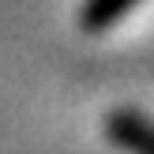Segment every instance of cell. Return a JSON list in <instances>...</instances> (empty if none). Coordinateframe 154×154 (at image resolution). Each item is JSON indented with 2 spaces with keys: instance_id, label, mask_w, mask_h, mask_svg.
Returning a JSON list of instances; mask_svg holds the SVG:
<instances>
[{
  "instance_id": "obj_1",
  "label": "cell",
  "mask_w": 154,
  "mask_h": 154,
  "mask_svg": "<svg viewBox=\"0 0 154 154\" xmlns=\"http://www.w3.org/2000/svg\"><path fill=\"white\" fill-rule=\"evenodd\" d=\"M105 135L124 154H154V120L139 109H113L105 120Z\"/></svg>"
},
{
  "instance_id": "obj_2",
  "label": "cell",
  "mask_w": 154,
  "mask_h": 154,
  "mask_svg": "<svg viewBox=\"0 0 154 154\" xmlns=\"http://www.w3.org/2000/svg\"><path fill=\"white\" fill-rule=\"evenodd\" d=\"M135 4H139V0H87L83 11H79V26L87 30V34H102V30L117 26Z\"/></svg>"
}]
</instances>
